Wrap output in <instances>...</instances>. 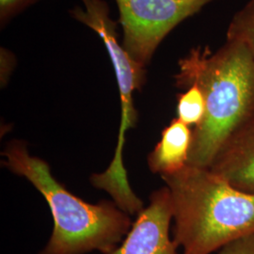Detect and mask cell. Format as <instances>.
I'll use <instances>...</instances> for the list:
<instances>
[{"instance_id": "cell-11", "label": "cell", "mask_w": 254, "mask_h": 254, "mask_svg": "<svg viewBox=\"0 0 254 254\" xmlns=\"http://www.w3.org/2000/svg\"><path fill=\"white\" fill-rule=\"evenodd\" d=\"M42 0H0V28H4L14 18Z\"/></svg>"}, {"instance_id": "cell-4", "label": "cell", "mask_w": 254, "mask_h": 254, "mask_svg": "<svg viewBox=\"0 0 254 254\" xmlns=\"http://www.w3.org/2000/svg\"><path fill=\"white\" fill-rule=\"evenodd\" d=\"M83 7H74L70 15L78 23L90 27L100 37L114 69L121 99V125L115 154L108 171L115 177L127 174L123 163V149L126 143V133L135 127L137 121L134 92L141 90L146 82L147 70L136 64L119 42L118 22L110 16V9L105 0H81Z\"/></svg>"}, {"instance_id": "cell-9", "label": "cell", "mask_w": 254, "mask_h": 254, "mask_svg": "<svg viewBox=\"0 0 254 254\" xmlns=\"http://www.w3.org/2000/svg\"><path fill=\"white\" fill-rule=\"evenodd\" d=\"M205 98L197 85H190L186 91L177 95V119L187 126L193 127V129L200 126L205 116Z\"/></svg>"}, {"instance_id": "cell-1", "label": "cell", "mask_w": 254, "mask_h": 254, "mask_svg": "<svg viewBox=\"0 0 254 254\" xmlns=\"http://www.w3.org/2000/svg\"><path fill=\"white\" fill-rule=\"evenodd\" d=\"M175 85L186 90L197 85L203 92L206 111L193 129L189 165L209 169L229 140L254 126V59L236 40L216 52L195 47L178 63Z\"/></svg>"}, {"instance_id": "cell-2", "label": "cell", "mask_w": 254, "mask_h": 254, "mask_svg": "<svg viewBox=\"0 0 254 254\" xmlns=\"http://www.w3.org/2000/svg\"><path fill=\"white\" fill-rule=\"evenodd\" d=\"M173 206V240L182 254H211L254 235V195L209 169L187 165L161 176Z\"/></svg>"}, {"instance_id": "cell-3", "label": "cell", "mask_w": 254, "mask_h": 254, "mask_svg": "<svg viewBox=\"0 0 254 254\" xmlns=\"http://www.w3.org/2000/svg\"><path fill=\"white\" fill-rule=\"evenodd\" d=\"M2 154L3 165L26 177L51 210L53 232L39 254H109L123 242L133 223L114 201L92 204L74 196L55 179L46 161L29 154L22 140L10 141Z\"/></svg>"}, {"instance_id": "cell-5", "label": "cell", "mask_w": 254, "mask_h": 254, "mask_svg": "<svg viewBox=\"0 0 254 254\" xmlns=\"http://www.w3.org/2000/svg\"><path fill=\"white\" fill-rule=\"evenodd\" d=\"M216 0H115L123 46L146 68L158 46L182 22Z\"/></svg>"}, {"instance_id": "cell-8", "label": "cell", "mask_w": 254, "mask_h": 254, "mask_svg": "<svg viewBox=\"0 0 254 254\" xmlns=\"http://www.w3.org/2000/svg\"><path fill=\"white\" fill-rule=\"evenodd\" d=\"M193 129L179 119H173L161 133V138L148 156L152 173L161 176L178 173L190 159Z\"/></svg>"}, {"instance_id": "cell-12", "label": "cell", "mask_w": 254, "mask_h": 254, "mask_svg": "<svg viewBox=\"0 0 254 254\" xmlns=\"http://www.w3.org/2000/svg\"><path fill=\"white\" fill-rule=\"evenodd\" d=\"M218 254H254V235L229 243L219 250Z\"/></svg>"}, {"instance_id": "cell-7", "label": "cell", "mask_w": 254, "mask_h": 254, "mask_svg": "<svg viewBox=\"0 0 254 254\" xmlns=\"http://www.w3.org/2000/svg\"><path fill=\"white\" fill-rule=\"evenodd\" d=\"M209 170L237 190L254 195V126L229 140Z\"/></svg>"}, {"instance_id": "cell-6", "label": "cell", "mask_w": 254, "mask_h": 254, "mask_svg": "<svg viewBox=\"0 0 254 254\" xmlns=\"http://www.w3.org/2000/svg\"><path fill=\"white\" fill-rule=\"evenodd\" d=\"M173 219L171 193L167 187L154 191L150 204L138 213L123 242L109 254H177L170 236Z\"/></svg>"}, {"instance_id": "cell-10", "label": "cell", "mask_w": 254, "mask_h": 254, "mask_svg": "<svg viewBox=\"0 0 254 254\" xmlns=\"http://www.w3.org/2000/svg\"><path fill=\"white\" fill-rule=\"evenodd\" d=\"M226 39L243 44L254 59V0H249L231 19Z\"/></svg>"}, {"instance_id": "cell-13", "label": "cell", "mask_w": 254, "mask_h": 254, "mask_svg": "<svg viewBox=\"0 0 254 254\" xmlns=\"http://www.w3.org/2000/svg\"><path fill=\"white\" fill-rule=\"evenodd\" d=\"M15 59H12V54L7 49L1 48V83L6 84L8 81L9 75L12 71L13 65L12 62Z\"/></svg>"}]
</instances>
